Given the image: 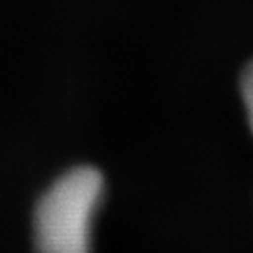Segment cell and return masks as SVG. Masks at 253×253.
I'll return each mask as SVG.
<instances>
[{
  "label": "cell",
  "mask_w": 253,
  "mask_h": 253,
  "mask_svg": "<svg viewBox=\"0 0 253 253\" xmlns=\"http://www.w3.org/2000/svg\"><path fill=\"white\" fill-rule=\"evenodd\" d=\"M102 194L104 179L90 166L74 168L54 181L35 211L37 253H90Z\"/></svg>",
  "instance_id": "1"
},
{
  "label": "cell",
  "mask_w": 253,
  "mask_h": 253,
  "mask_svg": "<svg viewBox=\"0 0 253 253\" xmlns=\"http://www.w3.org/2000/svg\"><path fill=\"white\" fill-rule=\"evenodd\" d=\"M242 97H244L249 124L253 131V63L247 66V69L242 74Z\"/></svg>",
  "instance_id": "2"
}]
</instances>
